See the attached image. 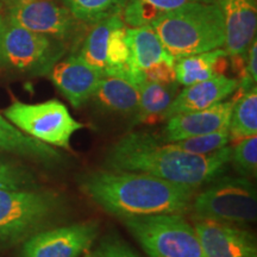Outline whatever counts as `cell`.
<instances>
[{"mask_svg": "<svg viewBox=\"0 0 257 257\" xmlns=\"http://www.w3.org/2000/svg\"><path fill=\"white\" fill-rule=\"evenodd\" d=\"M230 147L210 155H194L153 135L135 131L110 148L105 167L111 170L144 173L198 188L223 175L230 165Z\"/></svg>", "mask_w": 257, "mask_h": 257, "instance_id": "6da1fadb", "label": "cell"}, {"mask_svg": "<svg viewBox=\"0 0 257 257\" xmlns=\"http://www.w3.org/2000/svg\"><path fill=\"white\" fill-rule=\"evenodd\" d=\"M81 191L120 219L191 211L197 189L136 172L101 169L81 175Z\"/></svg>", "mask_w": 257, "mask_h": 257, "instance_id": "7a4b0ae2", "label": "cell"}, {"mask_svg": "<svg viewBox=\"0 0 257 257\" xmlns=\"http://www.w3.org/2000/svg\"><path fill=\"white\" fill-rule=\"evenodd\" d=\"M150 25L175 60L224 48V19L217 3L182 6Z\"/></svg>", "mask_w": 257, "mask_h": 257, "instance_id": "3957f363", "label": "cell"}, {"mask_svg": "<svg viewBox=\"0 0 257 257\" xmlns=\"http://www.w3.org/2000/svg\"><path fill=\"white\" fill-rule=\"evenodd\" d=\"M63 204L54 192L0 189V240L17 243L29 238L59 216Z\"/></svg>", "mask_w": 257, "mask_h": 257, "instance_id": "277c9868", "label": "cell"}, {"mask_svg": "<svg viewBox=\"0 0 257 257\" xmlns=\"http://www.w3.org/2000/svg\"><path fill=\"white\" fill-rule=\"evenodd\" d=\"M121 220L150 257H206L194 226L182 214L131 217Z\"/></svg>", "mask_w": 257, "mask_h": 257, "instance_id": "5b68a950", "label": "cell"}, {"mask_svg": "<svg viewBox=\"0 0 257 257\" xmlns=\"http://www.w3.org/2000/svg\"><path fill=\"white\" fill-rule=\"evenodd\" d=\"M191 210L197 219L253 223L257 217L256 188L248 178L221 175L195 195Z\"/></svg>", "mask_w": 257, "mask_h": 257, "instance_id": "8992f818", "label": "cell"}, {"mask_svg": "<svg viewBox=\"0 0 257 257\" xmlns=\"http://www.w3.org/2000/svg\"><path fill=\"white\" fill-rule=\"evenodd\" d=\"M62 44L4 17L0 25V67L25 74H46L62 54Z\"/></svg>", "mask_w": 257, "mask_h": 257, "instance_id": "52a82bcc", "label": "cell"}, {"mask_svg": "<svg viewBox=\"0 0 257 257\" xmlns=\"http://www.w3.org/2000/svg\"><path fill=\"white\" fill-rule=\"evenodd\" d=\"M5 118L16 127L41 142L70 150V140L83 124L74 119L59 100L38 104L14 101L4 111Z\"/></svg>", "mask_w": 257, "mask_h": 257, "instance_id": "ba28073f", "label": "cell"}, {"mask_svg": "<svg viewBox=\"0 0 257 257\" xmlns=\"http://www.w3.org/2000/svg\"><path fill=\"white\" fill-rule=\"evenodd\" d=\"M6 10L11 23L57 41L73 40L83 24L51 0H6Z\"/></svg>", "mask_w": 257, "mask_h": 257, "instance_id": "9c48e42d", "label": "cell"}, {"mask_svg": "<svg viewBox=\"0 0 257 257\" xmlns=\"http://www.w3.org/2000/svg\"><path fill=\"white\" fill-rule=\"evenodd\" d=\"M99 232L95 221L38 231L25 239L22 257H80L87 252Z\"/></svg>", "mask_w": 257, "mask_h": 257, "instance_id": "30bf717a", "label": "cell"}, {"mask_svg": "<svg viewBox=\"0 0 257 257\" xmlns=\"http://www.w3.org/2000/svg\"><path fill=\"white\" fill-rule=\"evenodd\" d=\"M224 19V50L232 60L233 67L244 69V61L256 38V0H216Z\"/></svg>", "mask_w": 257, "mask_h": 257, "instance_id": "8fae6325", "label": "cell"}, {"mask_svg": "<svg viewBox=\"0 0 257 257\" xmlns=\"http://www.w3.org/2000/svg\"><path fill=\"white\" fill-rule=\"evenodd\" d=\"M194 229L206 257H257L255 236L237 225L197 219Z\"/></svg>", "mask_w": 257, "mask_h": 257, "instance_id": "7c38bea8", "label": "cell"}, {"mask_svg": "<svg viewBox=\"0 0 257 257\" xmlns=\"http://www.w3.org/2000/svg\"><path fill=\"white\" fill-rule=\"evenodd\" d=\"M102 72L80 55H72L51 68L50 79L74 108H80L92 98Z\"/></svg>", "mask_w": 257, "mask_h": 257, "instance_id": "4fadbf2b", "label": "cell"}, {"mask_svg": "<svg viewBox=\"0 0 257 257\" xmlns=\"http://www.w3.org/2000/svg\"><path fill=\"white\" fill-rule=\"evenodd\" d=\"M233 101H221L200 111L179 113L167 119L161 140L172 143L229 126Z\"/></svg>", "mask_w": 257, "mask_h": 257, "instance_id": "5bb4252c", "label": "cell"}, {"mask_svg": "<svg viewBox=\"0 0 257 257\" xmlns=\"http://www.w3.org/2000/svg\"><path fill=\"white\" fill-rule=\"evenodd\" d=\"M238 88V80L227 78L224 74H218L205 81L186 86L178 93L174 101L162 115V120L169 119L173 115L186 112L200 111L224 101Z\"/></svg>", "mask_w": 257, "mask_h": 257, "instance_id": "9a60e30c", "label": "cell"}, {"mask_svg": "<svg viewBox=\"0 0 257 257\" xmlns=\"http://www.w3.org/2000/svg\"><path fill=\"white\" fill-rule=\"evenodd\" d=\"M126 41L130 50L128 67L136 85L142 82L141 74L144 70L162 61L175 60L167 51L150 24L130 29L126 28Z\"/></svg>", "mask_w": 257, "mask_h": 257, "instance_id": "2e32d148", "label": "cell"}, {"mask_svg": "<svg viewBox=\"0 0 257 257\" xmlns=\"http://www.w3.org/2000/svg\"><path fill=\"white\" fill-rule=\"evenodd\" d=\"M91 99L104 111L135 114L140 102V89L136 83L123 76L102 74Z\"/></svg>", "mask_w": 257, "mask_h": 257, "instance_id": "e0dca14e", "label": "cell"}, {"mask_svg": "<svg viewBox=\"0 0 257 257\" xmlns=\"http://www.w3.org/2000/svg\"><path fill=\"white\" fill-rule=\"evenodd\" d=\"M0 152L11 153L47 165L60 163L62 154L49 144L29 136L0 114Z\"/></svg>", "mask_w": 257, "mask_h": 257, "instance_id": "ac0fdd59", "label": "cell"}, {"mask_svg": "<svg viewBox=\"0 0 257 257\" xmlns=\"http://www.w3.org/2000/svg\"><path fill=\"white\" fill-rule=\"evenodd\" d=\"M140 89V102L136 113L135 124L156 123L162 120V115L168 110L179 93V83L169 85L152 81H142L138 83Z\"/></svg>", "mask_w": 257, "mask_h": 257, "instance_id": "d6986e66", "label": "cell"}, {"mask_svg": "<svg viewBox=\"0 0 257 257\" xmlns=\"http://www.w3.org/2000/svg\"><path fill=\"white\" fill-rule=\"evenodd\" d=\"M226 56V51L220 48L176 59L174 66L176 82L186 87L213 78L220 74L218 72V66Z\"/></svg>", "mask_w": 257, "mask_h": 257, "instance_id": "ffe728a7", "label": "cell"}, {"mask_svg": "<svg viewBox=\"0 0 257 257\" xmlns=\"http://www.w3.org/2000/svg\"><path fill=\"white\" fill-rule=\"evenodd\" d=\"M197 3H216V0H127L121 17L130 28L150 24L160 16Z\"/></svg>", "mask_w": 257, "mask_h": 257, "instance_id": "44dd1931", "label": "cell"}, {"mask_svg": "<svg viewBox=\"0 0 257 257\" xmlns=\"http://www.w3.org/2000/svg\"><path fill=\"white\" fill-rule=\"evenodd\" d=\"M121 22H124L121 14H117L93 24V29L82 44L80 56L102 73L106 68V53L111 31Z\"/></svg>", "mask_w": 257, "mask_h": 257, "instance_id": "7402d4cb", "label": "cell"}, {"mask_svg": "<svg viewBox=\"0 0 257 257\" xmlns=\"http://www.w3.org/2000/svg\"><path fill=\"white\" fill-rule=\"evenodd\" d=\"M230 140L238 142L257 134V89L256 86L243 93L233 102L229 121Z\"/></svg>", "mask_w": 257, "mask_h": 257, "instance_id": "603a6c76", "label": "cell"}, {"mask_svg": "<svg viewBox=\"0 0 257 257\" xmlns=\"http://www.w3.org/2000/svg\"><path fill=\"white\" fill-rule=\"evenodd\" d=\"M127 0H63L72 15L83 24L93 25L110 16L121 14Z\"/></svg>", "mask_w": 257, "mask_h": 257, "instance_id": "cb8c5ba5", "label": "cell"}, {"mask_svg": "<svg viewBox=\"0 0 257 257\" xmlns=\"http://www.w3.org/2000/svg\"><path fill=\"white\" fill-rule=\"evenodd\" d=\"M230 142L229 126H226L214 131V133L185 138V140H180L172 143L186 153L194 154V155H210V154L217 153L223 148L227 147Z\"/></svg>", "mask_w": 257, "mask_h": 257, "instance_id": "d4e9b609", "label": "cell"}, {"mask_svg": "<svg viewBox=\"0 0 257 257\" xmlns=\"http://www.w3.org/2000/svg\"><path fill=\"white\" fill-rule=\"evenodd\" d=\"M230 165L240 176H256L257 172V136L243 138L231 148Z\"/></svg>", "mask_w": 257, "mask_h": 257, "instance_id": "484cf974", "label": "cell"}, {"mask_svg": "<svg viewBox=\"0 0 257 257\" xmlns=\"http://www.w3.org/2000/svg\"><path fill=\"white\" fill-rule=\"evenodd\" d=\"M35 186L30 170L18 163L0 159V189H28Z\"/></svg>", "mask_w": 257, "mask_h": 257, "instance_id": "4316f807", "label": "cell"}, {"mask_svg": "<svg viewBox=\"0 0 257 257\" xmlns=\"http://www.w3.org/2000/svg\"><path fill=\"white\" fill-rule=\"evenodd\" d=\"M175 60L172 61H162V62L150 67L149 69L144 70L141 74L142 81H152L157 83H163V85H169V83L176 82L175 75Z\"/></svg>", "mask_w": 257, "mask_h": 257, "instance_id": "83f0119b", "label": "cell"}, {"mask_svg": "<svg viewBox=\"0 0 257 257\" xmlns=\"http://www.w3.org/2000/svg\"><path fill=\"white\" fill-rule=\"evenodd\" d=\"M91 253L92 257H140L126 244L115 237H106Z\"/></svg>", "mask_w": 257, "mask_h": 257, "instance_id": "f1b7e54d", "label": "cell"}, {"mask_svg": "<svg viewBox=\"0 0 257 257\" xmlns=\"http://www.w3.org/2000/svg\"><path fill=\"white\" fill-rule=\"evenodd\" d=\"M3 19H4V16H3L2 8H0V25H2V22H3Z\"/></svg>", "mask_w": 257, "mask_h": 257, "instance_id": "f546056e", "label": "cell"}, {"mask_svg": "<svg viewBox=\"0 0 257 257\" xmlns=\"http://www.w3.org/2000/svg\"><path fill=\"white\" fill-rule=\"evenodd\" d=\"M85 257H92V253L89 252V251H87L86 252V255H85Z\"/></svg>", "mask_w": 257, "mask_h": 257, "instance_id": "4dcf8cb0", "label": "cell"}]
</instances>
